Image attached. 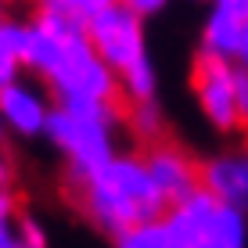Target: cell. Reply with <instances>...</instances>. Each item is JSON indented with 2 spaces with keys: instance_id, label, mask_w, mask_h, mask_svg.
I'll return each mask as SVG.
<instances>
[{
  "instance_id": "obj_1",
  "label": "cell",
  "mask_w": 248,
  "mask_h": 248,
  "mask_svg": "<svg viewBox=\"0 0 248 248\" xmlns=\"http://www.w3.org/2000/svg\"><path fill=\"white\" fill-rule=\"evenodd\" d=\"M68 194H72L76 209L83 212V219L112 241L140 223L162 219L169 209L148 173L144 151H119L90 180L68 187Z\"/></svg>"
},
{
  "instance_id": "obj_2",
  "label": "cell",
  "mask_w": 248,
  "mask_h": 248,
  "mask_svg": "<svg viewBox=\"0 0 248 248\" xmlns=\"http://www.w3.org/2000/svg\"><path fill=\"white\" fill-rule=\"evenodd\" d=\"M115 130H119V123H112V119L72 115L65 108H50L44 140H50V148L62 155L68 187H79L83 180H90L97 169H105L119 155Z\"/></svg>"
},
{
  "instance_id": "obj_3",
  "label": "cell",
  "mask_w": 248,
  "mask_h": 248,
  "mask_svg": "<svg viewBox=\"0 0 248 248\" xmlns=\"http://www.w3.org/2000/svg\"><path fill=\"white\" fill-rule=\"evenodd\" d=\"M166 223L180 237L184 248H245L248 245V219L245 209L219 202L216 194L194 191L180 205L166 209Z\"/></svg>"
},
{
  "instance_id": "obj_4",
  "label": "cell",
  "mask_w": 248,
  "mask_h": 248,
  "mask_svg": "<svg viewBox=\"0 0 248 248\" xmlns=\"http://www.w3.org/2000/svg\"><path fill=\"white\" fill-rule=\"evenodd\" d=\"M87 36H90L93 50H97V58L112 68L115 76L130 72L133 65H140L144 58H151L144 18L137 11H130L126 4H119V0L87 22Z\"/></svg>"
},
{
  "instance_id": "obj_5",
  "label": "cell",
  "mask_w": 248,
  "mask_h": 248,
  "mask_svg": "<svg viewBox=\"0 0 248 248\" xmlns=\"http://www.w3.org/2000/svg\"><path fill=\"white\" fill-rule=\"evenodd\" d=\"M234 62L212 54H194L191 65V90L198 97V108L205 115V123L216 133H237L241 130V115H237V101H234Z\"/></svg>"
},
{
  "instance_id": "obj_6",
  "label": "cell",
  "mask_w": 248,
  "mask_h": 248,
  "mask_svg": "<svg viewBox=\"0 0 248 248\" xmlns=\"http://www.w3.org/2000/svg\"><path fill=\"white\" fill-rule=\"evenodd\" d=\"M140 151H144L151 180H155L158 194L166 198L169 209L180 205L184 198H191L194 191H202V162L187 148H180V144L162 137V140L148 144V148H140Z\"/></svg>"
},
{
  "instance_id": "obj_7",
  "label": "cell",
  "mask_w": 248,
  "mask_h": 248,
  "mask_svg": "<svg viewBox=\"0 0 248 248\" xmlns=\"http://www.w3.org/2000/svg\"><path fill=\"white\" fill-rule=\"evenodd\" d=\"M50 108H54V101H50L47 87H40L36 79L22 76V79L7 83L0 90V119H4V126L18 137H29V140L44 137Z\"/></svg>"
},
{
  "instance_id": "obj_8",
  "label": "cell",
  "mask_w": 248,
  "mask_h": 248,
  "mask_svg": "<svg viewBox=\"0 0 248 248\" xmlns=\"http://www.w3.org/2000/svg\"><path fill=\"white\" fill-rule=\"evenodd\" d=\"M202 187L219 202L248 212V140L234 151L212 155L202 162Z\"/></svg>"
},
{
  "instance_id": "obj_9",
  "label": "cell",
  "mask_w": 248,
  "mask_h": 248,
  "mask_svg": "<svg viewBox=\"0 0 248 248\" xmlns=\"http://www.w3.org/2000/svg\"><path fill=\"white\" fill-rule=\"evenodd\" d=\"M241 32H245V18L223 11V7H212L205 25H202V54H212V58H223V62L237 65Z\"/></svg>"
},
{
  "instance_id": "obj_10",
  "label": "cell",
  "mask_w": 248,
  "mask_h": 248,
  "mask_svg": "<svg viewBox=\"0 0 248 248\" xmlns=\"http://www.w3.org/2000/svg\"><path fill=\"white\" fill-rule=\"evenodd\" d=\"M123 126L133 133V140H140V148L155 144L166 137V123H162V108L158 101H148V105H126Z\"/></svg>"
},
{
  "instance_id": "obj_11",
  "label": "cell",
  "mask_w": 248,
  "mask_h": 248,
  "mask_svg": "<svg viewBox=\"0 0 248 248\" xmlns=\"http://www.w3.org/2000/svg\"><path fill=\"white\" fill-rule=\"evenodd\" d=\"M112 245L115 248H184L180 237L169 230L166 216L151 219V223H140V227H133V230H126V234H119Z\"/></svg>"
},
{
  "instance_id": "obj_12",
  "label": "cell",
  "mask_w": 248,
  "mask_h": 248,
  "mask_svg": "<svg viewBox=\"0 0 248 248\" xmlns=\"http://www.w3.org/2000/svg\"><path fill=\"white\" fill-rule=\"evenodd\" d=\"M22 65H18V58H15V50L7 47V40H4V32H0V90L7 87V83H15V79H22Z\"/></svg>"
},
{
  "instance_id": "obj_13",
  "label": "cell",
  "mask_w": 248,
  "mask_h": 248,
  "mask_svg": "<svg viewBox=\"0 0 248 248\" xmlns=\"http://www.w3.org/2000/svg\"><path fill=\"white\" fill-rule=\"evenodd\" d=\"M62 4H65V7H68L72 15H79L83 22H90L93 15H101L105 7H112L115 0H62Z\"/></svg>"
},
{
  "instance_id": "obj_14",
  "label": "cell",
  "mask_w": 248,
  "mask_h": 248,
  "mask_svg": "<svg viewBox=\"0 0 248 248\" xmlns=\"http://www.w3.org/2000/svg\"><path fill=\"white\" fill-rule=\"evenodd\" d=\"M119 4H126L130 11H137L144 22H148V18H155V15L162 11V7L169 4V0H119Z\"/></svg>"
},
{
  "instance_id": "obj_15",
  "label": "cell",
  "mask_w": 248,
  "mask_h": 248,
  "mask_svg": "<svg viewBox=\"0 0 248 248\" xmlns=\"http://www.w3.org/2000/svg\"><path fill=\"white\" fill-rule=\"evenodd\" d=\"M18 212H22V209H18V198H15V191H11V187H0V227L11 223Z\"/></svg>"
},
{
  "instance_id": "obj_16",
  "label": "cell",
  "mask_w": 248,
  "mask_h": 248,
  "mask_svg": "<svg viewBox=\"0 0 248 248\" xmlns=\"http://www.w3.org/2000/svg\"><path fill=\"white\" fill-rule=\"evenodd\" d=\"M0 248H25L22 245V230H18V216L0 227Z\"/></svg>"
},
{
  "instance_id": "obj_17",
  "label": "cell",
  "mask_w": 248,
  "mask_h": 248,
  "mask_svg": "<svg viewBox=\"0 0 248 248\" xmlns=\"http://www.w3.org/2000/svg\"><path fill=\"white\" fill-rule=\"evenodd\" d=\"M212 7H223V11L237 15V18L248 22V0H212Z\"/></svg>"
},
{
  "instance_id": "obj_18",
  "label": "cell",
  "mask_w": 248,
  "mask_h": 248,
  "mask_svg": "<svg viewBox=\"0 0 248 248\" xmlns=\"http://www.w3.org/2000/svg\"><path fill=\"white\" fill-rule=\"evenodd\" d=\"M11 176H15V169H11V158L0 151V187H11Z\"/></svg>"
},
{
  "instance_id": "obj_19",
  "label": "cell",
  "mask_w": 248,
  "mask_h": 248,
  "mask_svg": "<svg viewBox=\"0 0 248 248\" xmlns=\"http://www.w3.org/2000/svg\"><path fill=\"white\" fill-rule=\"evenodd\" d=\"M237 68L248 72V22H245V32H241V54H237Z\"/></svg>"
},
{
  "instance_id": "obj_20",
  "label": "cell",
  "mask_w": 248,
  "mask_h": 248,
  "mask_svg": "<svg viewBox=\"0 0 248 248\" xmlns=\"http://www.w3.org/2000/svg\"><path fill=\"white\" fill-rule=\"evenodd\" d=\"M0 4H4V7H32L36 0H0Z\"/></svg>"
},
{
  "instance_id": "obj_21",
  "label": "cell",
  "mask_w": 248,
  "mask_h": 248,
  "mask_svg": "<svg viewBox=\"0 0 248 248\" xmlns=\"http://www.w3.org/2000/svg\"><path fill=\"white\" fill-rule=\"evenodd\" d=\"M4 140H7V126H4V119H0V151H4Z\"/></svg>"
},
{
  "instance_id": "obj_22",
  "label": "cell",
  "mask_w": 248,
  "mask_h": 248,
  "mask_svg": "<svg viewBox=\"0 0 248 248\" xmlns=\"http://www.w3.org/2000/svg\"><path fill=\"white\" fill-rule=\"evenodd\" d=\"M4 18H7V7H4V4H0V25H4Z\"/></svg>"
}]
</instances>
